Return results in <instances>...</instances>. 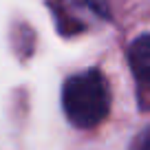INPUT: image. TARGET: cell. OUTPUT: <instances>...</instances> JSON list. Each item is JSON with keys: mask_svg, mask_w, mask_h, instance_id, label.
<instances>
[{"mask_svg": "<svg viewBox=\"0 0 150 150\" xmlns=\"http://www.w3.org/2000/svg\"><path fill=\"white\" fill-rule=\"evenodd\" d=\"M130 64L137 80L150 88V35L137 38L130 47Z\"/></svg>", "mask_w": 150, "mask_h": 150, "instance_id": "obj_2", "label": "cell"}, {"mask_svg": "<svg viewBox=\"0 0 150 150\" xmlns=\"http://www.w3.org/2000/svg\"><path fill=\"white\" fill-rule=\"evenodd\" d=\"M64 112L77 128H93L108 115L110 88L97 69H88L69 77L62 91Z\"/></svg>", "mask_w": 150, "mask_h": 150, "instance_id": "obj_1", "label": "cell"}, {"mask_svg": "<svg viewBox=\"0 0 150 150\" xmlns=\"http://www.w3.org/2000/svg\"><path fill=\"white\" fill-rule=\"evenodd\" d=\"M62 9L69 18L75 13H91L93 18H102L106 13V0H62Z\"/></svg>", "mask_w": 150, "mask_h": 150, "instance_id": "obj_3", "label": "cell"}, {"mask_svg": "<svg viewBox=\"0 0 150 150\" xmlns=\"http://www.w3.org/2000/svg\"><path fill=\"white\" fill-rule=\"evenodd\" d=\"M130 150H150V126L144 128V130L139 132V135L135 137V141H132V148Z\"/></svg>", "mask_w": 150, "mask_h": 150, "instance_id": "obj_4", "label": "cell"}]
</instances>
